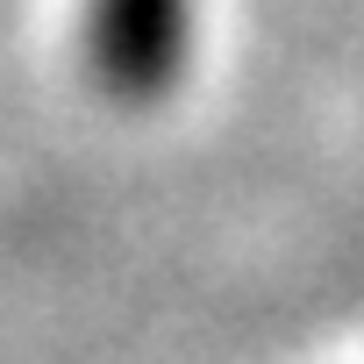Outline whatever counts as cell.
Segmentation results:
<instances>
[{
	"label": "cell",
	"mask_w": 364,
	"mask_h": 364,
	"mask_svg": "<svg viewBox=\"0 0 364 364\" xmlns=\"http://www.w3.org/2000/svg\"><path fill=\"white\" fill-rule=\"evenodd\" d=\"M193 50V0H93L86 15V65L100 93L143 107L178 86Z\"/></svg>",
	"instance_id": "1"
}]
</instances>
